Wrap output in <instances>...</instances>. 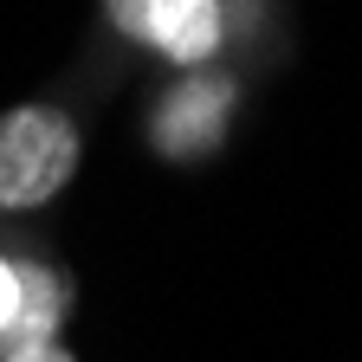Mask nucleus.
<instances>
[{
    "label": "nucleus",
    "instance_id": "f03ea898",
    "mask_svg": "<svg viewBox=\"0 0 362 362\" xmlns=\"http://www.w3.org/2000/svg\"><path fill=\"white\" fill-rule=\"evenodd\" d=\"M240 7H252V0H240ZM110 13L129 39L156 45L175 65H207L226 45V33L240 26L226 0H110Z\"/></svg>",
    "mask_w": 362,
    "mask_h": 362
},
{
    "label": "nucleus",
    "instance_id": "7ed1b4c3",
    "mask_svg": "<svg viewBox=\"0 0 362 362\" xmlns=\"http://www.w3.org/2000/svg\"><path fill=\"white\" fill-rule=\"evenodd\" d=\"M226 98H233V84H214V78H194V84H181L175 98L162 104V117H156V143L162 149H175V156H188V149H201V143H214L220 136V110H226Z\"/></svg>",
    "mask_w": 362,
    "mask_h": 362
},
{
    "label": "nucleus",
    "instance_id": "423d86ee",
    "mask_svg": "<svg viewBox=\"0 0 362 362\" xmlns=\"http://www.w3.org/2000/svg\"><path fill=\"white\" fill-rule=\"evenodd\" d=\"M0 362H71V349H65L59 337H52V343H13Z\"/></svg>",
    "mask_w": 362,
    "mask_h": 362
},
{
    "label": "nucleus",
    "instance_id": "20e7f679",
    "mask_svg": "<svg viewBox=\"0 0 362 362\" xmlns=\"http://www.w3.org/2000/svg\"><path fill=\"white\" fill-rule=\"evenodd\" d=\"M65 279L59 272H45V265H20V324H13V343H52L59 324H65ZM7 343V349H13Z\"/></svg>",
    "mask_w": 362,
    "mask_h": 362
},
{
    "label": "nucleus",
    "instance_id": "39448f33",
    "mask_svg": "<svg viewBox=\"0 0 362 362\" xmlns=\"http://www.w3.org/2000/svg\"><path fill=\"white\" fill-rule=\"evenodd\" d=\"M13 324H20V265L0 259V343H13Z\"/></svg>",
    "mask_w": 362,
    "mask_h": 362
},
{
    "label": "nucleus",
    "instance_id": "f257e3e1",
    "mask_svg": "<svg viewBox=\"0 0 362 362\" xmlns=\"http://www.w3.org/2000/svg\"><path fill=\"white\" fill-rule=\"evenodd\" d=\"M78 175V123L52 104L0 110V207L33 214L65 194Z\"/></svg>",
    "mask_w": 362,
    "mask_h": 362
}]
</instances>
